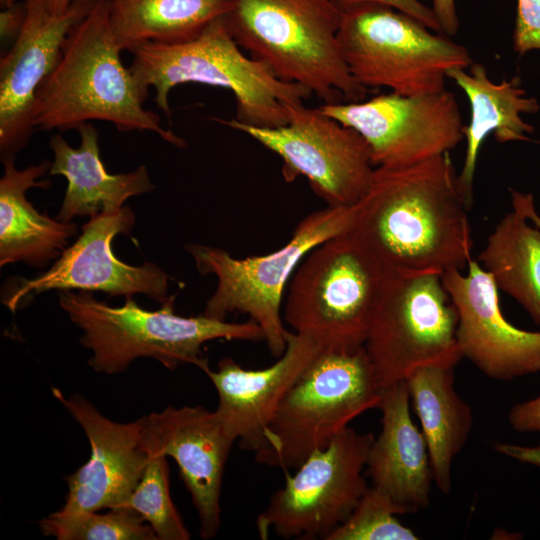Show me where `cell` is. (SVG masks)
<instances>
[{
	"mask_svg": "<svg viewBox=\"0 0 540 540\" xmlns=\"http://www.w3.org/2000/svg\"><path fill=\"white\" fill-rule=\"evenodd\" d=\"M449 152L400 168L376 167L348 231L388 269H467L473 241Z\"/></svg>",
	"mask_w": 540,
	"mask_h": 540,
	"instance_id": "6da1fadb",
	"label": "cell"
},
{
	"mask_svg": "<svg viewBox=\"0 0 540 540\" xmlns=\"http://www.w3.org/2000/svg\"><path fill=\"white\" fill-rule=\"evenodd\" d=\"M109 17V0H97L72 29L58 64L37 91L34 128L65 131L102 120L122 132L150 131L178 148L186 147L184 139L143 107L147 91L122 64Z\"/></svg>",
	"mask_w": 540,
	"mask_h": 540,
	"instance_id": "7a4b0ae2",
	"label": "cell"
},
{
	"mask_svg": "<svg viewBox=\"0 0 540 540\" xmlns=\"http://www.w3.org/2000/svg\"><path fill=\"white\" fill-rule=\"evenodd\" d=\"M171 296L160 309L141 308L132 297L112 307L90 291L61 290L59 305L81 331L80 343L92 351L89 366L98 373L125 371L137 358L148 357L169 370L193 364L209 369L202 354L205 343L216 339L264 341L261 328L248 319L236 323L198 316L177 315Z\"/></svg>",
	"mask_w": 540,
	"mask_h": 540,
	"instance_id": "3957f363",
	"label": "cell"
},
{
	"mask_svg": "<svg viewBox=\"0 0 540 540\" xmlns=\"http://www.w3.org/2000/svg\"><path fill=\"white\" fill-rule=\"evenodd\" d=\"M342 15L330 0H232L225 21L237 44L277 78L336 104L364 100L369 91L342 56Z\"/></svg>",
	"mask_w": 540,
	"mask_h": 540,
	"instance_id": "277c9868",
	"label": "cell"
},
{
	"mask_svg": "<svg viewBox=\"0 0 540 540\" xmlns=\"http://www.w3.org/2000/svg\"><path fill=\"white\" fill-rule=\"evenodd\" d=\"M228 30L225 16L194 38L175 44L147 43L134 49L129 67L140 86L155 90L154 102L170 117L168 96L175 86L197 83L231 91L234 120L274 128L287 123V103L304 102L312 92L277 78L262 62L246 56Z\"/></svg>",
	"mask_w": 540,
	"mask_h": 540,
	"instance_id": "5b68a950",
	"label": "cell"
},
{
	"mask_svg": "<svg viewBox=\"0 0 540 540\" xmlns=\"http://www.w3.org/2000/svg\"><path fill=\"white\" fill-rule=\"evenodd\" d=\"M386 268L353 235H337L312 249L294 272L283 320L323 348L364 347Z\"/></svg>",
	"mask_w": 540,
	"mask_h": 540,
	"instance_id": "8992f818",
	"label": "cell"
},
{
	"mask_svg": "<svg viewBox=\"0 0 540 540\" xmlns=\"http://www.w3.org/2000/svg\"><path fill=\"white\" fill-rule=\"evenodd\" d=\"M382 390L364 347L353 352L323 348L280 402L256 461L297 469L352 420L378 408Z\"/></svg>",
	"mask_w": 540,
	"mask_h": 540,
	"instance_id": "52a82bcc",
	"label": "cell"
},
{
	"mask_svg": "<svg viewBox=\"0 0 540 540\" xmlns=\"http://www.w3.org/2000/svg\"><path fill=\"white\" fill-rule=\"evenodd\" d=\"M355 215L356 205L315 211L297 224L286 244L261 256L240 259L215 246L186 245L197 271L217 278L202 314L217 320H226L234 312L248 315L263 331L271 355L280 357L289 332L282 312L286 286L306 255L324 241L348 232Z\"/></svg>",
	"mask_w": 540,
	"mask_h": 540,
	"instance_id": "ba28073f",
	"label": "cell"
},
{
	"mask_svg": "<svg viewBox=\"0 0 540 540\" xmlns=\"http://www.w3.org/2000/svg\"><path fill=\"white\" fill-rule=\"evenodd\" d=\"M433 32L392 7L367 4L343 13L338 41L359 84L416 96L445 90L450 69L473 63L465 46Z\"/></svg>",
	"mask_w": 540,
	"mask_h": 540,
	"instance_id": "9c48e42d",
	"label": "cell"
},
{
	"mask_svg": "<svg viewBox=\"0 0 540 540\" xmlns=\"http://www.w3.org/2000/svg\"><path fill=\"white\" fill-rule=\"evenodd\" d=\"M458 314L441 274L386 268L364 348L383 389L433 364L456 366Z\"/></svg>",
	"mask_w": 540,
	"mask_h": 540,
	"instance_id": "30bf717a",
	"label": "cell"
},
{
	"mask_svg": "<svg viewBox=\"0 0 540 540\" xmlns=\"http://www.w3.org/2000/svg\"><path fill=\"white\" fill-rule=\"evenodd\" d=\"M371 433L349 426L314 451L270 498L256 519L261 539H325L352 513L368 490L363 475Z\"/></svg>",
	"mask_w": 540,
	"mask_h": 540,
	"instance_id": "8fae6325",
	"label": "cell"
},
{
	"mask_svg": "<svg viewBox=\"0 0 540 540\" xmlns=\"http://www.w3.org/2000/svg\"><path fill=\"white\" fill-rule=\"evenodd\" d=\"M287 123L262 128L221 120L248 135L282 160V176H299L327 206L352 207L367 193L375 172L368 144L354 129L303 102L287 103Z\"/></svg>",
	"mask_w": 540,
	"mask_h": 540,
	"instance_id": "7c38bea8",
	"label": "cell"
},
{
	"mask_svg": "<svg viewBox=\"0 0 540 540\" xmlns=\"http://www.w3.org/2000/svg\"><path fill=\"white\" fill-rule=\"evenodd\" d=\"M134 224L135 215L127 205L90 217L77 240L49 269L31 279L9 280L3 287L1 302L15 312L49 290H83L125 298L144 294L162 305L171 297L167 273L152 262L126 264L112 251L114 237L128 235Z\"/></svg>",
	"mask_w": 540,
	"mask_h": 540,
	"instance_id": "4fadbf2b",
	"label": "cell"
},
{
	"mask_svg": "<svg viewBox=\"0 0 540 540\" xmlns=\"http://www.w3.org/2000/svg\"><path fill=\"white\" fill-rule=\"evenodd\" d=\"M318 108L363 137L375 167L418 164L448 153L464 137L457 99L446 89L416 96L391 92Z\"/></svg>",
	"mask_w": 540,
	"mask_h": 540,
	"instance_id": "5bb4252c",
	"label": "cell"
},
{
	"mask_svg": "<svg viewBox=\"0 0 540 540\" xmlns=\"http://www.w3.org/2000/svg\"><path fill=\"white\" fill-rule=\"evenodd\" d=\"M52 394L81 426L91 454L88 461L66 477L68 492L62 512L121 508L136 488L149 461L145 416L120 423L104 416L90 401L74 393Z\"/></svg>",
	"mask_w": 540,
	"mask_h": 540,
	"instance_id": "9a60e30c",
	"label": "cell"
},
{
	"mask_svg": "<svg viewBox=\"0 0 540 540\" xmlns=\"http://www.w3.org/2000/svg\"><path fill=\"white\" fill-rule=\"evenodd\" d=\"M97 0H75L61 14L44 0H25L27 14L21 32L0 60L1 157L16 155L35 130L32 122L37 91L59 62L72 29Z\"/></svg>",
	"mask_w": 540,
	"mask_h": 540,
	"instance_id": "2e32d148",
	"label": "cell"
},
{
	"mask_svg": "<svg viewBox=\"0 0 540 540\" xmlns=\"http://www.w3.org/2000/svg\"><path fill=\"white\" fill-rule=\"evenodd\" d=\"M441 277L457 310L456 338L462 358L495 380L540 371V331L519 329L504 317L499 289L477 260L468 263L466 274L451 269Z\"/></svg>",
	"mask_w": 540,
	"mask_h": 540,
	"instance_id": "e0dca14e",
	"label": "cell"
},
{
	"mask_svg": "<svg viewBox=\"0 0 540 540\" xmlns=\"http://www.w3.org/2000/svg\"><path fill=\"white\" fill-rule=\"evenodd\" d=\"M145 420L146 446L175 460L198 513L201 537H215L224 469L235 440L216 412L202 406H169Z\"/></svg>",
	"mask_w": 540,
	"mask_h": 540,
	"instance_id": "ac0fdd59",
	"label": "cell"
},
{
	"mask_svg": "<svg viewBox=\"0 0 540 540\" xmlns=\"http://www.w3.org/2000/svg\"><path fill=\"white\" fill-rule=\"evenodd\" d=\"M322 349L312 338L289 330L284 353L269 367L246 369L226 357L216 370L205 371L218 395L215 412L242 449L255 453L262 447L283 397Z\"/></svg>",
	"mask_w": 540,
	"mask_h": 540,
	"instance_id": "d6986e66",
	"label": "cell"
},
{
	"mask_svg": "<svg viewBox=\"0 0 540 540\" xmlns=\"http://www.w3.org/2000/svg\"><path fill=\"white\" fill-rule=\"evenodd\" d=\"M378 409L381 430L368 452L367 474L401 515L416 513L429 505L434 479L426 440L411 418L406 382L383 388Z\"/></svg>",
	"mask_w": 540,
	"mask_h": 540,
	"instance_id": "ffe728a7",
	"label": "cell"
},
{
	"mask_svg": "<svg viewBox=\"0 0 540 540\" xmlns=\"http://www.w3.org/2000/svg\"><path fill=\"white\" fill-rule=\"evenodd\" d=\"M1 159L4 172L0 179V266L23 262L45 268L59 258L69 239L78 233V227L39 213L26 198L30 188L50 186L49 181L38 180L49 172L50 161L18 170L14 155Z\"/></svg>",
	"mask_w": 540,
	"mask_h": 540,
	"instance_id": "44dd1931",
	"label": "cell"
},
{
	"mask_svg": "<svg viewBox=\"0 0 540 540\" xmlns=\"http://www.w3.org/2000/svg\"><path fill=\"white\" fill-rule=\"evenodd\" d=\"M468 69H450L447 78L464 91L470 104V121L463 128L466 153L458 174L461 194L470 209L477 159L486 137L493 134L499 143L529 141L526 134L533 133L534 126L525 122L521 114L536 113L540 105L536 98L526 95L518 78L495 83L483 64L473 62Z\"/></svg>",
	"mask_w": 540,
	"mask_h": 540,
	"instance_id": "7402d4cb",
	"label": "cell"
},
{
	"mask_svg": "<svg viewBox=\"0 0 540 540\" xmlns=\"http://www.w3.org/2000/svg\"><path fill=\"white\" fill-rule=\"evenodd\" d=\"M76 130L81 137L78 148L70 146L59 133L50 139L54 159L48 173L62 175L67 180L56 219L71 222L74 217L116 211L128 198L155 188L144 165L132 172L110 174L100 157L99 134L94 125L87 122Z\"/></svg>",
	"mask_w": 540,
	"mask_h": 540,
	"instance_id": "603a6c76",
	"label": "cell"
},
{
	"mask_svg": "<svg viewBox=\"0 0 540 540\" xmlns=\"http://www.w3.org/2000/svg\"><path fill=\"white\" fill-rule=\"evenodd\" d=\"M405 382L427 443L434 482L441 493L448 494L453 460L472 430V409L454 388V366H423Z\"/></svg>",
	"mask_w": 540,
	"mask_h": 540,
	"instance_id": "cb8c5ba5",
	"label": "cell"
},
{
	"mask_svg": "<svg viewBox=\"0 0 540 540\" xmlns=\"http://www.w3.org/2000/svg\"><path fill=\"white\" fill-rule=\"evenodd\" d=\"M512 211L496 224L477 261L498 289L514 298L540 325V227L529 223L532 194L510 189Z\"/></svg>",
	"mask_w": 540,
	"mask_h": 540,
	"instance_id": "d4e9b609",
	"label": "cell"
},
{
	"mask_svg": "<svg viewBox=\"0 0 540 540\" xmlns=\"http://www.w3.org/2000/svg\"><path fill=\"white\" fill-rule=\"evenodd\" d=\"M110 26L119 49L175 44L197 36L225 16L232 0H109Z\"/></svg>",
	"mask_w": 540,
	"mask_h": 540,
	"instance_id": "484cf974",
	"label": "cell"
},
{
	"mask_svg": "<svg viewBox=\"0 0 540 540\" xmlns=\"http://www.w3.org/2000/svg\"><path fill=\"white\" fill-rule=\"evenodd\" d=\"M51 513L39 522L45 536L58 540H158L152 527L134 510Z\"/></svg>",
	"mask_w": 540,
	"mask_h": 540,
	"instance_id": "4316f807",
	"label": "cell"
},
{
	"mask_svg": "<svg viewBox=\"0 0 540 540\" xmlns=\"http://www.w3.org/2000/svg\"><path fill=\"white\" fill-rule=\"evenodd\" d=\"M147 450L150 456L143 476L121 508L137 512L158 540H188L190 533L170 495L167 457L154 449Z\"/></svg>",
	"mask_w": 540,
	"mask_h": 540,
	"instance_id": "83f0119b",
	"label": "cell"
},
{
	"mask_svg": "<svg viewBox=\"0 0 540 540\" xmlns=\"http://www.w3.org/2000/svg\"><path fill=\"white\" fill-rule=\"evenodd\" d=\"M399 508L382 491L371 486L350 516L327 540H416V533L403 525Z\"/></svg>",
	"mask_w": 540,
	"mask_h": 540,
	"instance_id": "f1b7e54d",
	"label": "cell"
},
{
	"mask_svg": "<svg viewBox=\"0 0 540 540\" xmlns=\"http://www.w3.org/2000/svg\"><path fill=\"white\" fill-rule=\"evenodd\" d=\"M512 42L519 56L531 50L540 51V0H517Z\"/></svg>",
	"mask_w": 540,
	"mask_h": 540,
	"instance_id": "f546056e",
	"label": "cell"
},
{
	"mask_svg": "<svg viewBox=\"0 0 540 540\" xmlns=\"http://www.w3.org/2000/svg\"><path fill=\"white\" fill-rule=\"evenodd\" d=\"M337 9L343 14L354 8L367 4H379L392 7L403 12L430 30L442 33L439 21L432 8L428 7L419 0H330Z\"/></svg>",
	"mask_w": 540,
	"mask_h": 540,
	"instance_id": "4dcf8cb0",
	"label": "cell"
},
{
	"mask_svg": "<svg viewBox=\"0 0 540 540\" xmlns=\"http://www.w3.org/2000/svg\"><path fill=\"white\" fill-rule=\"evenodd\" d=\"M508 421L518 432H540V395L514 405L508 414Z\"/></svg>",
	"mask_w": 540,
	"mask_h": 540,
	"instance_id": "1f68e13d",
	"label": "cell"
},
{
	"mask_svg": "<svg viewBox=\"0 0 540 540\" xmlns=\"http://www.w3.org/2000/svg\"><path fill=\"white\" fill-rule=\"evenodd\" d=\"M27 8L25 1L4 7L0 12L1 43L14 42L25 22Z\"/></svg>",
	"mask_w": 540,
	"mask_h": 540,
	"instance_id": "d6a6232c",
	"label": "cell"
},
{
	"mask_svg": "<svg viewBox=\"0 0 540 540\" xmlns=\"http://www.w3.org/2000/svg\"><path fill=\"white\" fill-rule=\"evenodd\" d=\"M432 9L439 21L442 33L455 36L459 30V17L455 0H432Z\"/></svg>",
	"mask_w": 540,
	"mask_h": 540,
	"instance_id": "836d02e7",
	"label": "cell"
},
{
	"mask_svg": "<svg viewBox=\"0 0 540 540\" xmlns=\"http://www.w3.org/2000/svg\"><path fill=\"white\" fill-rule=\"evenodd\" d=\"M494 449L508 457L540 468V445L524 447L510 443H496Z\"/></svg>",
	"mask_w": 540,
	"mask_h": 540,
	"instance_id": "e575fe53",
	"label": "cell"
},
{
	"mask_svg": "<svg viewBox=\"0 0 540 540\" xmlns=\"http://www.w3.org/2000/svg\"><path fill=\"white\" fill-rule=\"evenodd\" d=\"M47 8L54 14L66 12L75 0H44Z\"/></svg>",
	"mask_w": 540,
	"mask_h": 540,
	"instance_id": "d590c367",
	"label": "cell"
},
{
	"mask_svg": "<svg viewBox=\"0 0 540 540\" xmlns=\"http://www.w3.org/2000/svg\"><path fill=\"white\" fill-rule=\"evenodd\" d=\"M538 143L540 144V141H538ZM528 216L536 226L540 227V217L536 213L534 202L529 206Z\"/></svg>",
	"mask_w": 540,
	"mask_h": 540,
	"instance_id": "8d00e7d4",
	"label": "cell"
},
{
	"mask_svg": "<svg viewBox=\"0 0 540 540\" xmlns=\"http://www.w3.org/2000/svg\"><path fill=\"white\" fill-rule=\"evenodd\" d=\"M17 0H0V4H1V7L4 8V7H8L14 3H16Z\"/></svg>",
	"mask_w": 540,
	"mask_h": 540,
	"instance_id": "74e56055",
	"label": "cell"
}]
</instances>
